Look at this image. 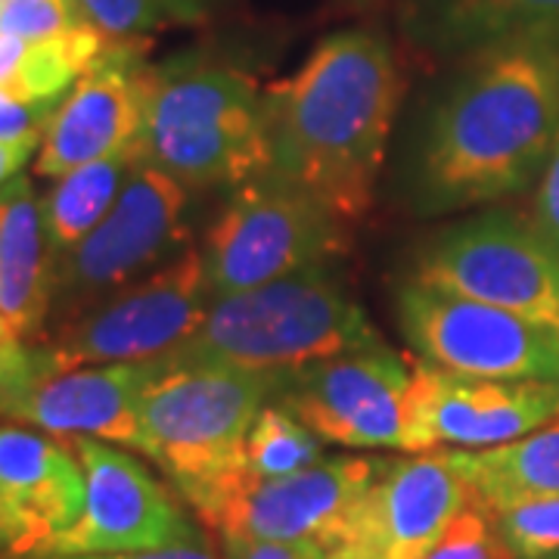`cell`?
I'll list each match as a JSON object with an SVG mask.
<instances>
[{
  "label": "cell",
  "instance_id": "1f68e13d",
  "mask_svg": "<svg viewBox=\"0 0 559 559\" xmlns=\"http://www.w3.org/2000/svg\"><path fill=\"white\" fill-rule=\"evenodd\" d=\"M7 559H218L212 547L197 535V538L162 547V550H146V554H112V557H7Z\"/></svg>",
  "mask_w": 559,
  "mask_h": 559
},
{
  "label": "cell",
  "instance_id": "7c38bea8",
  "mask_svg": "<svg viewBox=\"0 0 559 559\" xmlns=\"http://www.w3.org/2000/svg\"><path fill=\"white\" fill-rule=\"evenodd\" d=\"M84 469L81 516L35 557L146 554L197 538L178 498L134 454L109 441L66 439Z\"/></svg>",
  "mask_w": 559,
  "mask_h": 559
},
{
  "label": "cell",
  "instance_id": "52a82bcc",
  "mask_svg": "<svg viewBox=\"0 0 559 559\" xmlns=\"http://www.w3.org/2000/svg\"><path fill=\"white\" fill-rule=\"evenodd\" d=\"M209 305L212 286L200 246H183L153 274L60 323L47 345L60 370L87 364H165L197 333Z\"/></svg>",
  "mask_w": 559,
  "mask_h": 559
},
{
  "label": "cell",
  "instance_id": "83f0119b",
  "mask_svg": "<svg viewBox=\"0 0 559 559\" xmlns=\"http://www.w3.org/2000/svg\"><path fill=\"white\" fill-rule=\"evenodd\" d=\"M53 373H60V364L47 342L0 345V417H7L10 404L20 399L22 392H28L32 385H38Z\"/></svg>",
  "mask_w": 559,
  "mask_h": 559
},
{
  "label": "cell",
  "instance_id": "d6986e66",
  "mask_svg": "<svg viewBox=\"0 0 559 559\" xmlns=\"http://www.w3.org/2000/svg\"><path fill=\"white\" fill-rule=\"evenodd\" d=\"M57 261L38 190L28 178L10 180L0 190V318L13 340L28 342L44 330L53 308Z\"/></svg>",
  "mask_w": 559,
  "mask_h": 559
},
{
  "label": "cell",
  "instance_id": "d6a6232c",
  "mask_svg": "<svg viewBox=\"0 0 559 559\" xmlns=\"http://www.w3.org/2000/svg\"><path fill=\"white\" fill-rule=\"evenodd\" d=\"M40 134H28V138L0 140V190L16 180L22 168L38 156Z\"/></svg>",
  "mask_w": 559,
  "mask_h": 559
},
{
  "label": "cell",
  "instance_id": "4fadbf2b",
  "mask_svg": "<svg viewBox=\"0 0 559 559\" xmlns=\"http://www.w3.org/2000/svg\"><path fill=\"white\" fill-rule=\"evenodd\" d=\"M380 457H330L280 479H240L200 516L221 538L305 544L323 554L377 479Z\"/></svg>",
  "mask_w": 559,
  "mask_h": 559
},
{
  "label": "cell",
  "instance_id": "f546056e",
  "mask_svg": "<svg viewBox=\"0 0 559 559\" xmlns=\"http://www.w3.org/2000/svg\"><path fill=\"white\" fill-rule=\"evenodd\" d=\"M60 103H25L0 94V140L44 134V124L50 121Z\"/></svg>",
  "mask_w": 559,
  "mask_h": 559
},
{
  "label": "cell",
  "instance_id": "d590c367",
  "mask_svg": "<svg viewBox=\"0 0 559 559\" xmlns=\"http://www.w3.org/2000/svg\"><path fill=\"white\" fill-rule=\"evenodd\" d=\"M342 3H348V7H370V3H380V0H342Z\"/></svg>",
  "mask_w": 559,
  "mask_h": 559
},
{
  "label": "cell",
  "instance_id": "9c48e42d",
  "mask_svg": "<svg viewBox=\"0 0 559 559\" xmlns=\"http://www.w3.org/2000/svg\"><path fill=\"white\" fill-rule=\"evenodd\" d=\"M559 330V249L510 212H481L423 246L414 277Z\"/></svg>",
  "mask_w": 559,
  "mask_h": 559
},
{
  "label": "cell",
  "instance_id": "5b68a950",
  "mask_svg": "<svg viewBox=\"0 0 559 559\" xmlns=\"http://www.w3.org/2000/svg\"><path fill=\"white\" fill-rule=\"evenodd\" d=\"M283 377L230 367H168L143 395L146 457L202 513L221 491L246 479V439Z\"/></svg>",
  "mask_w": 559,
  "mask_h": 559
},
{
  "label": "cell",
  "instance_id": "8fae6325",
  "mask_svg": "<svg viewBox=\"0 0 559 559\" xmlns=\"http://www.w3.org/2000/svg\"><path fill=\"white\" fill-rule=\"evenodd\" d=\"M411 385L414 364L380 342L283 377L280 404L323 441L414 454Z\"/></svg>",
  "mask_w": 559,
  "mask_h": 559
},
{
  "label": "cell",
  "instance_id": "cb8c5ba5",
  "mask_svg": "<svg viewBox=\"0 0 559 559\" xmlns=\"http://www.w3.org/2000/svg\"><path fill=\"white\" fill-rule=\"evenodd\" d=\"M323 460V439L308 429L286 404L271 401L249 429L246 439V476L280 479Z\"/></svg>",
  "mask_w": 559,
  "mask_h": 559
},
{
  "label": "cell",
  "instance_id": "ba28073f",
  "mask_svg": "<svg viewBox=\"0 0 559 559\" xmlns=\"http://www.w3.org/2000/svg\"><path fill=\"white\" fill-rule=\"evenodd\" d=\"M399 326L419 360L479 380L559 382V330L516 311L404 280Z\"/></svg>",
  "mask_w": 559,
  "mask_h": 559
},
{
  "label": "cell",
  "instance_id": "ffe728a7",
  "mask_svg": "<svg viewBox=\"0 0 559 559\" xmlns=\"http://www.w3.org/2000/svg\"><path fill=\"white\" fill-rule=\"evenodd\" d=\"M395 10L401 38L441 62L520 35H559V0H395Z\"/></svg>",
  "mask_w": 559,
  "mask_h": 559
},
{
  "label": "cell",
  "instance_id": "e575fe53",
  "mask_svg": "<svg viewBox=\"0 0 559 559\" xmlns=\"http://www.w3.org/2000/svg\"><path fill=\"white\" fill-rule=\"evenodd\" d=\"M10 342H20V340H13L10 326H7V323H3V318H0V345H10Z\"/></svg>",
  "mask_w": 559,
  "mask_h": 559
},
{
  "label": "cell",
  "instance_id": "836d02e7",
  "mask_svg": "<svg viewBox=\"0 0 559 559\" xmlns=\"http://www.w3.org/2000/svg\"><path fill=\"white\" fill-rule=\"evenodd\" d=\"M22 544V528L16 516L10 513V507L3 503L0 498V554H7V557H13L16 550H20Z\"/></svg>",
  "mask_w": 559,
  "mask_h": 559
},
{
  "label": "cell",
  "instance_id": "8992f818",
  "mask_svg": "<svg viewBox=\"0 0 559 559\" xmlns=\"http://www.w3.org/2000/svg\"><path fill=\"white\" fill-rule=\"evenodd\" d=\"M345 249V221L274 171L234 187L200 246L212 296L326 267Z\"/></svg>",
  "mask_w": 559,
  "mask_h": 559
},
{
  "label": "cell",
  "instance_id": "2e32d148",
  "mask_svg": "<svg viewBox=\"0 0 559 559\" xmlns=\"http://www.w3.org/2000/svg\"><path fill=\"white\" fill-rule=\"evenodd\" d=\"M146 40L106 44L44 124L35 171L60 178L66 171L138 146L150 81Z\"/></svg>",
  "mask_w": 559,
  "mask_h": 559
},
{
  "label": "cell",
  "instance_id": "8d00e7d4",
  "mask_svg": "<svg viewBox=\"0 0 559 559\" xmlns=\"http://www.w3.org/2000/svg\"><path fill=\"white\" fill-rule=\"evenodd\" d=\"M538 559H559V550L557 554H547V557H538Z\"/></svg>",
  "mask_w": 559,
  "mask_h": 559
},
{
  "label": "cell",
  "instance_id": "d4e9b609",
  "mask_svg": "<svg viewBox=\"0 0 559 559\" xmlns=\"http://www.w3.org/2000/svg\"><path fill=\"white\" fill-rule=\"evenodd\" d=\"M87 28L79 0H3L0 35L25 44L57 40Z\"/></svg>",
  "mask_w": 559,
  "mask_h": 559
},
{
  "label": "cell",
  "instance_id": "4316f807",
  "mask_svg": "<svg viewBox=\"0 0 559 559\" xmlns=\"http://www.w3.org/2000/svg\"><path fill=\"white\" fill-rule=\"evenodd\" d=\"M491 516L516 559H538L559 550V498L525 500Z\"/></svg>",
  "mask_w": 559,
  "mask_h": 559
},
{
  "label": "cell",
  "instance_id": "4dcf8cb0",
  "mask_svg": "<svg viewBox=\"0 0 559 559\" xmlns=\"http://www.w3.org/2000/svg\"><path fill=\"white\" fill-rule=\"evenodd\" d=\"M227 559H323L314 547L305 544H280V540H224Z\"/></svg>",
  "mask_w": 559,
  "mask_h": 559
},
{
  "label": "cell",
  "instance_id": "484cf974",
  "mask_svg": "<svg viewBox=\"0 0 559 559\" xmlns=\"http://www.w3.org/2000/svg\"><path fill=\"white\" fill-rule=\"evenodd\" d=\"M419 559H516L507 540L500 538L495 516L481 507L469 503L463 507L454 520L441 528V535L432 540V547Z\"/></svg>",
  "mask_w": 559,
  "mask_h": 559
},
{
  "label": "cell",
  "instance_id": "44dd1931",
  "mask_svg": "<svg viewBox=\"0 0 559 559\" xmlns=\"http://www.w3.org/2000/svg\"><path fill=\"white\" fill-rule=\"evenodd\" d=\"M444 457L488 513L525 500L559 498V419L498 448L444 451Z\"/></svg>",
  "mask_w": 559,
  "mask_h": 559
},
{
  "label": "cell",
  "instance_id": "3957f363",
  "mask_svg": "<svg viewBox=\"0 0 559 559\" xmlns=\"http://www.w3.org/2000/svg\"><path fill=\"white\" fill-rule=\"evenodd\" d=\"M138 146L187 190L240 187L271 171L264 91L224 57L175 53L150 66Z\"/></svg>",
  "mask_w": 559,
  "mask_h": 559
},
{
  "label": "cell",
  "instance_id": "30bf717a",
  "mask_svg": "<svg viewBox=\"0 0 559 559\" xmlns=\"http://www.w3.org/2000/svg\"><path fill=\"white\" fill-rule=\"evenodd\" d=\"M187 187L140 162L109 215L57 261L50 318H79L121 286L153 274L187 246Z\"/></svg>",
  "mask_w": 559,
  "mask_h": 559
},
{
  "label": "cell",
  "instance_id": "7402d4cb",
  "mask_svg": "<svg viewBox=\"0 0 559 559\" xmlns=\"http://www.w3.org/2000/svg\"><path fill=\"white\" fill-rule=\"evenodd\" d=\"M140 162H143L140 146H131L124 153L87 162V165H79L60 178H53L57 183L40 200H44L47 234H50L57 255L79 246L109 215V209L116 205L124 183L138 171Z\"/></svg>",
  "mask_w": 559,
  "mask_h": 559
},
{
  "label": "cell",
  "instance_id": "e0dca14e",
  "mask_svg": "<svg viewBox=\"0 0 559 559\" xmlns=\"http://www.w3.org/2000/svg\"><path fill=\"white\" fill-rule=\"evenodd\" d=\"M165 370L153 364H87L60 370L10 404L7 419L57 439H97L146 457L140 404Z\"/></svg>",
  "mask_w": 559,
  "mask_h": 559
},
{
  "label": "cell",
  "instance_id": "277c9868",
  "mask_svg": "<svg viewBox=\"0 0 559 559\" xmlns=\"http://www.w3.org/2000/svg\"><path fill=\"white\" fill-rule=\"evenodd\" d=\"M380 342L340 280L326 267H311L255 289L212 296L197 333L165 364L289 377L318 360Z\"/></svg>",
  "mask_w": 559,
  "mask_h": 559
},
{
  "label": "cell",
  "instance_id": "f1b7e54d",
  "mask_svg": "<svg viewBox=\"0 0 559 559\" xmlns=\"http://www.w3.org/2000/svg\"><path fill=\"white\" fill-rule=\"evenodd\" d=\"M535 227L559 249V134L554 150L547 156V165L540 171L538 190H535Z\"/></svg>",
  "mask_w": 559,
  "mask_h": 559
},
{
  "label": "cell",
  "instance_id": "9a60e30c",
  "mask_svg": "<svg viewBox=\"0 0 559 559\" xmlns=\"http://www.w3.org/2000/svg\"><path fill=\"white\" fill-rule=\"evenodd\" d=\"M411 364L414 454L439 444H457L466 451L498 448L559 419V382L479 380L426 360Z\"/></svg>",
  "mask_w": 559,
  "mask_h": 559
},
{
  "label": "cell",
  "instance_id": "7a4b0ae2",
  "mask_svg": "<svg viewBox=\"0 0 559 559\" xmlns=\"http://www.w3.org/2000/svg\"><path fill=\"white\" fill-rule=\"evenodd\" d=\"M401 72L377 28H345L264 91L271 171L345 224L364 218L399 116Z\"/></svg>",
  "mask_w": 559,
  "mask_h": 559
},
{
  "label": "cell",
  "instance_id": "5bb4252c",
  "mask_svg": "<svg viewBox=\"0 0 559 559\" xmlns=\"http://www.w3.org/2000/svg\"><path fill=\"white\" fill-rule=\"evenodd\" d=\"M469 503L473 495L444 451L382 460L323 559H419Z\"/></svg>",
  "mask_w": 559,
  "mask_h": 559
},
{
  "label": "cell",
  "instance_id": "74e56055",
  "mask_svg": "<svg viewBox=\"0 0 559 559\" xmlns=\"http://www.w3.org/2000/svg\"><path fill=\"white\" fill-rule=\"evenodd\" d=\"M0 7H3V0H0Z\"/></svg>",
  "mask_w": 559,
  "mask_h": 559
},
{
  "label": "cell",
  "instance_id": "6da1fadb",
  "mask_svg": "<svg viewBox=\"0 0 559 559\" xmlns=\"http://www.w3.org/2000/svg\"><path fill=\"white\" fill-rule=\"evenodd\" d=\"M559 134V35H520L454 60L419 128L407 193L419 215L516 197Z\"/></svg>",
  "mask_w": 559,
  "mask_h": 559
},
{
  "label": "cell",
  "instance_id": "ac0fdd59",
  "mask_svg": "<svg viewBox=\"0 0 559 559\" xmlns=\"http://www.w3.org/2000/svg\"><path fill=\"white\" fill-rule=\"evenodd\" d=\"M0 498L22 528L13 557H35L84 507V469L72 444L32 426H0Z\"/></svg>",
  "mask_w": 559,
  "mask_h": 559
},
{
  "label": "cell",
  "instance_id": "603a6c76",
  "mask_svg": "<svg viewBox=\"0 0 559 559\" xmlns=\"http://www.w3.org/2000/svg\"><path fill=\"white\" fill-rule=\"evenodd\" d=\"M81 13L109 44L146 40L165 28L205 25L234 0H79Z\"/></svg>",
  "mask_w": 559,
  "mask_h": 559
}]
</instances>
